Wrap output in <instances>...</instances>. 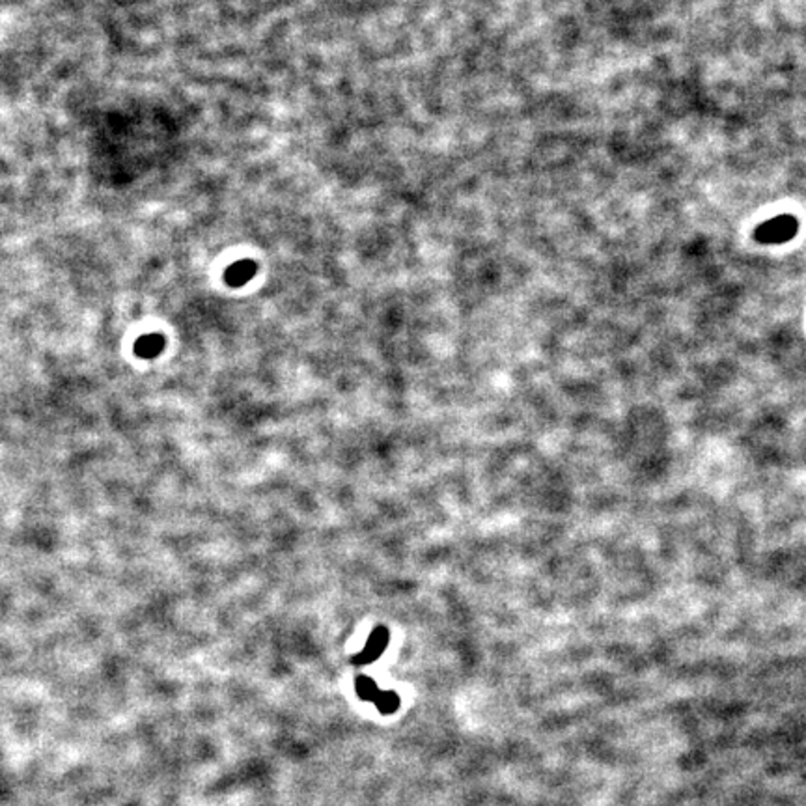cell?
<instances>
[{"mask_svg":"<svg viewBox=\"0 0 806 806\" xmlns=\"http://www.w3.org/2000/svg\"><path fill=\"white\" fill-rule=\"evenodd\" d=\"M375 704L379 706V709L381 711H394L396 707H398V697L394 694V692H381L379 691V694L375 697Z\"/></svg>","mask_w":806,"mask_h":806,"instance_id":"5b68a950","label":"cell"},{"mask_svg":"<svg viewBox=\"0 0 806 806\" xmlns=\"http://www.w3.org/2000/svg\"><path fill=\"white\" fill-rule=\"evenodd\" d=\"M388 638H390V633H388L387 627L379 625L375 627L372 631V635H370L368 642H366V646H364L362 653L355 659L357 662H372L375 661L379 655H381V652H383L385 648H387L388 644Z\"/></svg>","mask_w":806,"mask_h":806,"instance_id":"7a4b0ae2","label":"cell"},{"mask_svg":"<svg viewBox=\"0 0 806 806\" xmlns=\"http://www.w3.org/2000/svg\"><path fill=\"white\" fill-rule=\"evenodd\" d=\"M357 691L360 692V697L368 698V700H375V697L379 694L377 685H375V682H372L370 677H360V679H358Z\"/></svg>","mask_w":806,"mask_h":806,"instance_id":"8992f818","label":"cell"},{"mask_svg":"<svg viewBox=\"0 0 806 806\" xmlns=\"http://www.w3.org/2000/svg\"><path fill=\"white\" fill-rule=\"evenodd\" d=\"M797 228H799V224H797L795 217L780 215V217H775V219L761 224L756 230V239L761 243H784L797 234Z\"/></svg>","mask_w":806,"mask_h":806,"instance_id":"6da1fadb","label":"cell"},{"mask_svg":"<svg viewBox=\"0 0 806 806\" xmlns=\"http://www.w3.org/2000/svg\"><path fill=\"white\" fill-rule=\"evenodd\" d=\"M256 271H258V265L254 264L252 259H241V262H235V264H232L226 269L224 280L232 288H239V286H245V284L249 282L254 274H256Z\"/></svg>","mask_w":806,"mask_h":806,"instance_id":"3957f363","label":"cell"},{"mask_svg":"<svg viewBox=\"0 0 806 806\" xmlns=\"http://www.w3.org/2000/svg\"><path fill=\"white\" fill-rule=\"evenodd\" d=\"M164 343H166V340L161 334H146L134 343V353L142 358H151L163 351Z\"/></svg>","mask_w":806,"mask_h":806,"instance_id":"277c9868","label":"cell"}]
</instances>
